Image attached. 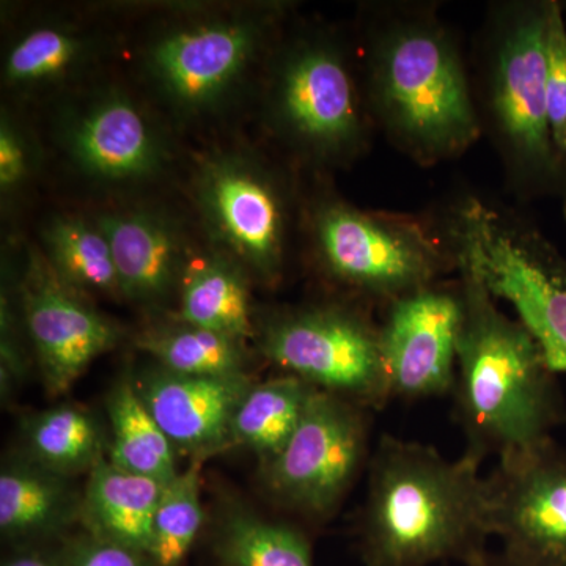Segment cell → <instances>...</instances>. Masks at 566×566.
Masks as SVG:
<instances>
[{"label":"cell","instance_id":"1","mask_svg":"<svg viewBox=\"0 0 566 566\" xmlns=\"http://www.w3.org/2000/svg\"><path fill=\"white\" fill-rule=\"evenodd\" d=\"M356 51L375 129L406 158L436 166L483 136L463 50L436 3L364 7Z\"/></svg>","mask_w":566,"mask_h":566},{"label":"cell","instance_id":"2","mask_svg":"<svg viewBox=\"0 0 566 566\" xmlns=\"http://www.w3.org/2000/svg\"><path fill=\"white\" fill-rule=\"evenodd\" d=\"M482 463L469 450L450 460L434 447L382 434L359 523L365 566H472L485 556L491 532Z\"/></svg>","mask_w":566,"mask_h":566},{"label":"cell","instance_id":"3","mask_svg":"<svg viewBox=\"0 0 566 566\" xmlns=\"http://www.w3.org/2000/svg\"><path fill=\"white\" fill-rule=\"evenodd\" d=\"M463 297L452 394L465 450L485 460L526 452L553 439L564 400L542 345L471 271L457 264Z\"/></svg>","mask_w":566,"mask_h":566},{"label":"cell","instance_id":"4","mask_svg":"<svg viewBox=\"0 0 566 566\" xmlns=\"http://www.w3.org/2000/svg\"><path fill=\"white\" fill-rule=\"evenodd\" d=\"M137 51V70L178 126L222 117L260 82L292 3H169Z\"/></svg>","mask_w":566,"mask_h":566},{"label":"cell","instance_id":"5","mask_svg":"<svg viewBox=\"0 0 566 566\" xmlns=\"http://www.w3.org/2000/svg\"><path fill=\"white\" fill-rule=\"evenodd\" d=\"M264 129L308 172L346 169L370 147L374 120L352 41L322 21L289 22L259 82Z\"/></svg>","mask_w":566,"mask_h":566},{"label":"cell","instance_id":"6","mask_svg":"<svg viewBox=\"0 0 566 566\" xmlns=\"http://www.w3.org/2000/svg\"><path fill=\"white\" fill-rule=\"evenodd\" d=\"M551 0L491 3L476 36L472 87L482 132L523 200L564 197L566 164L547 117L546 29Z\"/></svg>","mask_w":566,"mask_h":566},{"label":"cell","instance_id":"7","mask_svg":"<svg viewBox=\"0 0 566 566\" xmlns=\"http://www.w3.org/2000/svg\"><path fill=\"white\" fill-rule=\"evenodd\" d=\"M301 227L318 273L357 303L385 307L457 273L442 234L412 216L363 210L318 191L303 203Z\"/></svg>","mask_w":566,"mask_h":566},{"label":"cell","instance_id":"8","mask_svg":"<svg viewBox=\"0 0 566 566\" xmlns=\"http://www.w3.org/2000/svg\"><path fill=\"white\" fill-rule=\"evenodd\" d=\"M442 238L471 271L516 312L553 370L566 374V256L531 219L469 196L450 208Z\"/></svg>","mask_w":566,"mask_h":566},{"label":"cell","instance_id":"9","mask_svg":"<svg viewBox=\"0 0 566 566\" xmlns=\"http://www.w3.org/2000/svg\"><path fill=\"white\" fill-rule=\"evenodd\" d=\"M191 197L212 248L264 285L281 281L296 221L286 175L251 148L223 145L197 159Z\"/></svg>","mask_w":566,"mask_h":566},{"label":"cell","instance_id":"10","mask_svg":"<svg viewBox=\"0 0 566 566\" xmlns=\"http://www.w3.org/2000/svg\"><path fill=\"white\" fill-rule=\"evenodd\" d=\"M259 348L282 374L368 411L392 400L379 322L357 301L277 312L259 331Z\"/></svg>","mask_w":566,"mask_h":566},{"label":"cell","instance_id":"11","mask_svg":"<svg viewBox=\"0 0 566 566\" xmlns=\"http://www.w3.org/2000/svg\"><path fill=\"white\" fill-rule=\"evenodd\" d=\"M54 117L66 164L104 189H134L169 172L175 153L166 123L118 84L71 91Z\"/></svg>","mask_w":566,"mask_h":566},{"label":"cell","instance_id":"12","mask_svg":"<svg viewBox=\"0 0 566 566\" xmlns=\"http://www.w3.org/2000/svg\"><path fill=\"white\" fill-rule=\"evenodd\" d=\"M367 411L316 389L289 444L263 465L270 493L311 520L333 515L368 461Z\"/></svg>","mask_w":566,"mask_h":566},{"label":"cell","instance_id":"13","mask_svg":"<svg viewBox=\"0 0 566 566\" xmlns=\"http://www.w3.org/2000/svg\"><path fill=\"white\" fill-rule=\"evenodd\" d=\"M488 526L523 566H566V449L554 439L499 458L486 475Z\"/></svg>","mask_w":566,"mask_h":566},{"label":"cell","instance_id":"14","mask_svg":"<svg viewBox=\"0 0 566 566\" xmlns=\"http://www.w3.org/2000/svg\"><path fill=\"white\" fill-rule=\"evenodd\" d=\"M382 308L379 344L392 400L452 392L463 323L458 277L431 283Z\"/></svg>","mask_w":566,"mask_h":566},{"label":"cell","instance_id":"15","mask_svg":"<svg viewBox=\"0 0 566 566\" xmlns=\"http://www.w3.org/2000/svg\"><path fill=\"white\" fill-rule=\"evenodd\" d=\"M18 307L51 395L69 392L88 365L117 344L120 331L84 294L55 275L40 249L29 248L18 282Z\"/></svg>","mask_w":566,"mask_h":566},{"label":"cell","instance_id":"16","mask_svg":"<svg viewBox=\"0 0 566 566\" xmlns=\"http://www.w3.org/2000/svg\"><path fill=\"white\" fill-rule=\"evenodd\" d=\"M109 241L123 300L159 307L180 292L193 251L177 216L153 207L132 205L93 216Z\"/></svg>","mask_w":566,"mask_h":566},{"label":"cell","instance_id":"17","mask_svg":"<svg viewBox=\"0 0 566 566\" xmlns=\"http://www.w3.org/2000/svg\"><path fill=\"white\" fill-rule=\"evenodd\" d=\"M136 389L175 447L210 455L232 444V423L253 382L249 376H186L159 370L142 376Z\"/></svg>","mask_w":566,"mask_h":566},{"label":"cell","instance_id":"18","mask_svg":"<svg viewBox=\"0 0 566 566\" xmlns=\"http://www.w3.org/2000/svg\"><path fill=\"white\" fill-rule=\"evenodd\" d=\"M109 41L98 29L63 14L33 17L11 33L2 55V84L18 99L70 93L95 69Z\"/></svg>","mask_w":566,"mask_h":566},{"label":"cell","instance_id":"19","mask_svg":"<svg viewBox=\"0 0 566 566\" xmlns=\"http://www.w3.org/2000/svg\"><path fill=\"white\" fill-rule=\"evenodd\" d=\"M251 274L237 260L208 244L193 253L180 285L174 318L245 342L255 337Z\"/></svg>","mask_w":566,"mask_h":566},{"label":"cell","instance_id":"20","mask_svg":"<svg viewBox=\"0 0 566 566\" xmlns=\"http://www.w3.org/2000/svg\"><path fill=\"white\" fill-rule=\"evenodd\" d=\"M164 483L125 471L107 458L91 469L82 515L91 534L148 556Z\"/></svg>","mask_w":566,"mask_h":566},{"label":"cell","instance_id":"21","mask_svg":"<svg viewBox=\"0 0 566 566\" xmlns=\"http://www.w3.org/2000/svg\"><path fill=\"white\" fill-rule=\"evenodd\" d=\"M40 240L51 270L74 292L122 300L109 241L93 216H51L41 227Z\"/></svg>","mask_w":566,"mask_h":566},{"label":"cell","instance_id":"22","mask_svg":"<svg viewBox=\"0 0 566 566\" xmlns=\"http://www.w3.org/2000/svg\"><path fill=\"white\" fill-rule=\"evenodd\" d=\"M315 387L296 376L282 374L253 385L232 423V444L255 452L263 465L289 444Z\"/></svg>","mask_w":566,"mask_h":566},{"label":"cell","instance_id":"23","mask_svg":"<svg viewBox=\"0 0 566 566\" xmlns=\"http://www.w3.org/2000/svg\"><path fill=\"white\" fill-rule=\"evenodd\" d=\"M136 345L177 375H243L248 363L245 342L175 318L142 329Z\"/></svg>","mask_w":566,"mask_h":566},{"label":"cell","instance_id":"24","mask_svg":"<svg viewBox=\"0 0 566 566\" xmlns=\"http://www.w3.org/2000/svg\"><path fill=\"white\" fill-rule=\"evenodd\" d=\"M112 439L107 460L125 471L169 483L177 472L175 446L142 401L136 386L120 382L107 398Z\"/></svg>","mask_w":566,"mask_h":566},{"label":"cell","instance_id":"25","mask_svg":"<svg viewBox=\"0 0 566 566\" xmlns=\"http://www.w3.org/2000/svg\"><path fill=\"white\" fill-rule=\"evenodd\" d=\"M71 510L69 488L41 465L14 464L0 475L3 535L31 536L57 527Z\"/></svg>","mask_w":566,"mask_h":566},{"label":"cell","instance_id":"26","mask_svg":"<svg viewBox=\"0 0 566 566\" xmlns=\"http://www.w3.org/2000/svg\"><path fill=\"white\" fill-rule=\"evenodd\" d=\"M28 442L36 464L59 475L92 469L103 457L98 424L76 406H59L33 417Z\"/></svg>","mask_w":566,"mask_h":566},{"label":"cell","instance_id":"27","mask_svg":"<svg viewBox=\"0 0 566 566\" xmlns=\"http://www.w3.org/2000/svg\"><path fill=\"white\" fill-rule=\"evenodd\" d=\"M218 549L227 566H314L301 528L253 515L230 517Z\"/></svg>","mask_w":566,"mask_h":566},{"label":"cell","instance_id":"28","mask_svg":"<svg viewBox=\"0 0 566 566\" xmlns=\"http://www.w3.org/2000/svg\"><path fill=\"white\" fill-rule=\"evenodd\" d=\"M196 461L185 472L166 483L153 521L150 560L158 566H178L188 556L203 524L200 502V464Z\"/></svg>","mask_w":566,"mask_h":566},{"label":"cell","instance_id":"29","mask_svg":"<svg viewBox=\"0 0 566 566\" xmlns=\"http://www.w3.org/2000/svg\"><path fill=\"white\" fill-rule=\"evenodd\" d=\"M40 166L39 140L14 112L3 107L0 115V196L3 208L31 186Z\"/></svg>","mask_w":566,"mask_h":566},{"label":"cell","instance_id":"30","mask_svg":"<svg viewBox=\"0 0 566 566\" xmlns=\"http://www.w3.org/2000/svg\"><path fill=\"white\" fill-rule=\"evenodd\" d=\"M546 99L554 145L566 164V22L558 0H551L547 18Z\"/></svg>","mask_w":566,"mask_h":566},{"label":"cell","instance_id":"31","mask_svg":"<svg viewBox=\"0 0 566 566\" xmlns=\"http://www.w3.org/2000/svg\"><path fill=\"white\" fill-rule=\"evenodd\" d=\"M148 560L145 554L92 534L74 543L65 557L69 566H150Z\"/></svg>","mask_w":566,"mask_h":566},{"label":"cell","instance_id":"32","mask_svg":"<svg viewBox=\"0 0 566 566\" xmlns=\"http://www.w3.org/2000/svg\"><path fill=\"white\" fill-rule=\"evenodd\" d=\"M2 566H69L65 558H55L41 553H22L3 562Z\"/></svg>","mask_w":566,"mask_h":566},{"label":"cell","instance_id":"33","mask_svg":"<svg viewBox=\"0 0 566 566\" xmlns=\"http://www.w3.org/2000/svg\"><path fill=\"white\" fill-rule=\"evenodd\" d=\"M472 566H523L517 564V562L513 560L509 556H505L504 553L491 554L486 553L485 556L476 560Z\"/></svg>","mask_w":566,"mask_h":566},{"label":"cell","instance_id":"34","mask_svg":"<svg viewBox=\"0 0 566 566\" xmlns=\"http://www.w3.org/2000/svg\"><path fill=\"white\" fill-rule=\"evenodd\" d=\"M560 6H562V11H564V18H565V22H566V2H560Z\"/></svg>","mask_w":566,"mask_h":566},{"label":"cell","instance_id":"35","mask_svg":"<svg viewBox=\"0 0 566 566\" xmlns=\"http://www.w3.org/2000/svg\"><path fill=\"white\" fill-rule=\"evenodd\" d=\"M562 199H564V218H565V221H566V193L564 197H562Z\"/></svg>","mask_w":566,"mask_h":566}]
</instances>
